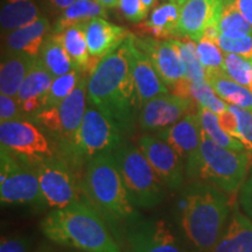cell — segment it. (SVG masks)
I'll list each match as a JSON object with an SVG mask.
<instances>
[{"instance_id": "30", "label": "cell", "mask_w": 252, "mask_h": 252, "mask_svg": "<svg viewBox=\"0 0 252 252\" xmlns=\"http://www.w3.org/2000/svg\"><path fill=\"white\" fill-rule=\"evenodd\" d=\"M196 116L200 123L201 130L208 135L209 139H212L214 143L220 145V146L225 147L228 150L238 151V152H243L248 151L245 146L238 139L230 135L229 133L223 130L222 126L220 124L219 116L215 112L210 111V110L204 109L202 106H197Z\"/></svg>"}, {"instance_id": "35", "label": "cell", "mask_w": 252, "mask_h": 252, "mask_svg": "<svg viewBox=\"0 0 252 252\" xmlns=\"http://www.w3.org/2000/svg\"><path fill=\"white\" fill-rule=\"evenodd\" d=\"M178 45L181 58L187 68V80L194 82V83L206 81V69L198 60L196 45L193 42V40L188 39L187 42L178 41Z\"/></svg>"}, {"instance_id": "43", "label": "cell", "mask_w": 252, "mask_h": 252, "mask_svg": "<svg viewBox=\"0 0 252 252\" xmlns=\"http://www.w3.org/2000/svg\"><path fill=\"white\" fill-rule=\"evenodd\" d=\"M236 8L252 25V0H232Z\"/></svg>"}, {"instance_id": "47", "label": "cell", "mask_w": 252, "mask_h": 252, "mask_svg": "<svg viewBox=\"0 0 252 252\" xmlns=\"http://www.w3.org/2000/svg\"><path fill=\"white\" fill-rule=\"evenodd\" d=\"M171 2H175V4H178L179 6H181L184 2L186 1V0H169Z\"/></svg>"}, {"instance_id": "24", "label": "cell", "mask_w": 252, "mask_h": 252, "mask_svg": "<svg viewBox=\"0 0 252 252\" xmlns=\"http://www.w3.org/2000/svg\"><path fill=\"white\" fill-rule=\"evenodd\" d=\"M40 12L32 0H2L0 25L2 35L39 20Z\"/></svg>"}, {"instance_id": "7", "label": "cell", "mask_w": 252, "mask_h": 252, "mask_svg": "<svg viewBox=\"0 0 252 252\" xmlns=\"http://www.w3.org/2000/svg\"><path fill=\"white\" fill-rule=\"evenodd\" d=\"M0 200L2 206H47L35 167L4 149L0 160Z\"/></svg>"}, {"instance_id": "39", "label": "cell", "mask_w": 252, "mask_h": 252, "mask_svg": "<svg viewBox=\"0 0 252 252\" xmlns=\"http://www.w3.org/2000/svg\"><path fill=\"white\" fill-rule=\"evenodd\" d=\"M119 9L126 20L138 24L147 18L149 9L145 7L141 0H121Z\"/></svg>"}, {"instance_id": "46", "label": "cell", "mask_w": 252, "mask_h": 252, "mask_svg": "<svg viewBox=\"0 0 252 252\" xmlns=\"http://www.w3.org/2000/svg\"><path fill=\"white\" fill-rule=\"evenodd\" d=\"M141 1H143V4L145 5V7H146L150 11V8L154 5L156 0H141Z\"/></svg>"}, {"instance_id": "28", "label": "cell", "mask_w": 252, "mask_h": 252, "mask_svg": "<svg viewBox=\"0 0 252 252\" xmlns=\"http://www.w3.org/2000/svg\"><path fill=\"white\" fill-rule=\"evenodd\" d=\"M40 59L54 77L62 76L75 69L59 33H53L47 37L41 49Z\"/></svg>"}, {"instance_id": "3", "label": "cell", "mask_w": 252, "mask_h": 252, "mask_svg": "<svg viewBox=\"0 0 252 252\" xmlns=\"http://www.w3.org/2000/svg\"><path fill=\"white\" fill-rule=\"evenodd\" d=\"M41 230L49 241L62 247L84 252H122L105 220L91 204L82 200L52 210L41 222Z\"/></svg>"}, {"instance_id": "29", "label": "cell", "mask_w": 252, "mask_h": 252, "mask_svg": "<svg viewBox=\"0 0 252 252\" xmlns=\"http://www.w3.org/2000/svg\"><path fill=\"white\" fill-rule=\"evenodd\" d=\"M54 76L50 74L40 58L36 59L30 72L25 78L23 86L15 98L19 104L26 102L28 99L37 98V97L48 96V91L52 86Z\"/></svg>"}, {"instance_id": "37", "label": "cell", "mask_w": 252, "mask_h": 252, "mask_svg": "<svg viewBox=\"0 0 252 252\" xmlns=\"http://www.w3.org/2000/svg\"><path fill=\"white\" fill-rule=\"evenodd\" d=\"M228 109L234 113L236 127L234 137L244 145L249 152H252V111L228 104Z\"/></svg>"}, {"instance_id": "36", "label": "cell", "mask_w": 252, "mask_h": 252, "mask_svg": "<svg viewBox=\"0 0 252 252\" xmlns=\"http://www.w3.org/2000/svg\"><path fill=\"white\" fill-rule=\"evenodd\" d=\"M196 53L204 69H222L224 54L214 40L202 37L196 42Z\"/></svg>"}, {"instance_id": "17", "label": "cell", "mask_w": 252, "mask_h": 252, "mask_svg": "<svg viewBox=\"0 0 252 252\" xmlns=\"http://www.w3.org/2000/svg\"><path fill=\"white\" fill-rule=\"evenodd\" d=\"M178 152L185 162L186 175H189L196 165L201 149V126L196 112L189 113L181 121L156 133Z\"/></svg>"}, {"instance_id": "11", "label": "cell", "mask_w": 252, "mask_h": 252, "mask_svg": "<svg viewBox=\"0 0 252 252\" xmlns=\"http://www.w3.org/2000/svg\"><path fill=\"white\" fill-rule=\"evenodd\" d=\"M35 169L47 206L62 209L81 200L75 176L62 160L49 158L36 165Z\"/></svg>"}, {"instance_id": "5", "label": "cell", "mask_w": 252, "mask_h": 252, "mask_svg": "<svg viewBox=\"0 0 252 252\" xmlns=\"http://www.w3.org/2000/svg\"><path fill=\"white\" fill-rule=\"evenodd\" d=\"M249 165V151L238 152L220 146L201 130L200 157L187 178L198 179L225 193H235L244 184Z\"/></svg>"}, {"instance_id": "19", "label": "cell", "mask_w": 252, "mask_h": 252, "mask_svg": "<svg viewBox=\"0 0 252 252\" xmlns=\"http://www.w3.org/2000/svg\"><path fill=\"white\" fill-rule=\"evenodd\" d=\"M128 36L130 33L127 31L109 23L104 18H94L86 25L88 49L96 64L124 43Z\"/></svg>"}, {"instance_id": "44", "label": "cell", "mask_w": 252, "mask_h": 252, "mask_svg": "<svg viewBox=\"0 0 252 252\" xmlns=\"http://www.w3.org/2000/svg\"><path fill=\"white\" fill-rule=\"evenodd\" d=\"M48 1L54 6V7L59 9H63V11H64L65 8H68L69 6L74 4L76 0H48Z\"/></svg>"}, {"instance_id": "32", "label": "cell", "mask_w": 252, "mask_h": 252, "mask_svg": "<svg viewBox=\"0 0 252 252\" xmlns=\"http://www.w3.org/2000/svg\"><path fill=\"white\" fill-rule=\"evenodd\" d=\"M189 98H191L198 106L210 110L216 115H220L228 109V104L217 96L215 91L207 81L203 82H190L188 89Z\"/></svg>"}, {"instance_id": "25", "label": "cell", "mask_w": 252, "mask_h": 252, "mask_svg": "<svg viewBox=\"0 0 252 252\" xmlns=\"http://www.w3.org/2000/svg\"><path fill=\"white\" fill-rule=\"evenodd\" d=\"M180 7L175 2H167L154 8L149 20L139 26L144 34L154 37L178 36V24L180 19Z\"/></svg>"}, {"instance_id": "9", "label": "cell", "mask_w": 252, "mask_h": 252, "mask_svg": "<svg viewBox=\"0 0 252 252\" xmlns=\"http://www.w3.org/2000/svg\"><path fill=\"white\" fill-rule=\"evenodd\" d=\"M122 144V130L96 108L84 113L70 156L74 160L91 159L100 153L116 151Z\"/></svg>"}, {"instance_id": "14", "label": "cell", "mask_w": 252, "mask_h": 252, "mask_svg": "<svg viewBox=\"0 0 252 252\" xmlns=\"http://www.w3.org/2000/svg\"><path fill=\"white\" fill-rule=\"evenodd\" d=\"M135 46L149 56L160 78L167 87H175L187 78V68L181 58L178 40L158 41L152 37L137 39Z\"/></svg>"}, {"instance_id": "16", "label": "cell", "mask_w": 252, "mask_h": 252, "mask_svg": "<svg viewBox=\"0 0 252 252\" xmlns=\"http://www.w3.org/2000/svg\"><path fill=\"white\" fill-rule=\"evenodd\" d=\"M230 0H186L180 7L178 36L200 41L208 28L217 27L223 7Z\"/></svg>"}, {"instance_id": "33", "label": "cell", "mask_w": 252, "mask_h": 252, "mask_svg": "<svg viewBox=\"0 0 252 252\" xmlns=\"http://www.w3.org/2000/svg\"><path fill=\"white\" fill-rule=\"evenodd\" d=\"M81 71L77 69H72L68 74L62 75V76L54 77L52 86L48 91V102H47V108L59 105L70 94L77 84L81 81Z\"/></svg>"}, {"instance_id": "40", "label": "cell", "mask_w": 252, "mask_h": 252, "mask_svg": "<svg viewBox=\"0 0 252 252\" xmlns=\"http://www.w3.org/2000/svg\"><path fill=\"white\" fill-rule=\"evenodd\" d=\"M23 115L24 113L15 97L0 94V123L21 121Z\"/></svg>"}, {"instance_id": "27", "label": "cell", "mask_w": 252, "mask_h": 252, "mask_svg": "<svg viewBox=\"0 0 252 252\" xmlns=\"http://www.w3.org/2000/svg\"><path fill=\"white\" fill-rule=\"evenodd\" d=\"M105 7L96 0H76L63 11L56 24L55 33H61L67 28L86 25L94 18H105Z\"/></svg>"}, {"instance_id": "4", "label": "cell", "mask_w": 252, "mask_h": 252, "mask_svg": "<svg viewBox=\"0 0 252 252\" xmlns=\"http://www.w3.org/2000/svg\"><path fill=\"white\" fill-rule=\"evenodd\" d=\"M81 186L89 203L112 225L132 223L135 220L133 204L128 198L112 152L91 158Z\"/></svg>"}, {"instance_id": "13", "label": "cell", "mask_w": 252, "mask_h": 252, "mask_svg": "<svg viewBox=\"0 0 252 252\" xmlns=\"http://www.w3.org/2000/svg\"><path fill=\"white\" fill-rule=\"evenodd\" d=\"M126 238L131 252H185L163 220H134L130 223Z\"/></svg>"}, {"instance_id": "6", "label": "cell", "mask_w": 252, "mask_h": 252, "mask_svg": "<svg viewBox=\"0 0 252 252\" xmlns=\"http://www.w3.org/2000/svg\"><path fill=\"white\" fill-rule=\"evenodd\" d=\"M113 156L133 207L150 209L162 202L165 185L139 147L123 144Z\"/></svg>"}, {"instance_id": "48", "label": "cell", "mask_w": 252, "mask_h": 252, "mask_svg": "<svg viewBox=\"0 0 252 252\" xmlns=\"http://www.w3.org/2000/svg\"><path fill=\"white\" fill-rule=\"evenodd\" d=\"M251 91H252V86H251Z\"/></svg>"}, {"instance_id": "31", "label": "cell", "mask_w": 252, "mask_h": 252, "mask_svg": "<svg viewBox=\"0 0 252 252\" xmlns=\"http://www.w3.org/2000/svg\"><path fill=\"white\" fill-rule=\"evenodd\" d=\"M217 31L220 35L226 37H241L244 35H252V25L242 15L241 12L230 0L226 2L220 12Z\"/></svg>"}, {"instance_id": "10", "label": "cell", "mask_w": 252, "mask_h": 252, "mask_svg": "<svg viewBox=\"0 0 252 252\" xmlns=\"http://www.w3.org/2000/svg\"><path fill=\"white\" fill-rule=\"evenodd\" d=\"M0 144L1 149L34 167L54 157L42 131L24 119L0 123Z\"/></svg>"}, {"instance_id": "38", "label": "cell", "mask_w": 252, "mask_h": 252, "mask_svg": "<svg viewBox=\"0 0 252 252\" xmlns=\"http://www.w3.org/2000/svg\"><path fill=\"white\" fill-rule=\"evenodd\" d=\"M216 43L224 54H236L252 61V35L226 37L219 35Z\"/></svg>"}, {"instance_id": "8", "label": "cell", "mask_w": 252, "mask_h": 252, "mask_svg": "<svg viewBox=\"0 0 252 252\" xmlns=\"http://www.w3.org/2000/svg\"><path fill=\"white\" fill-rule=\"evenodd\" d=\"M87 98L88 80L82 77L75 90L63 102L43 109L32 118L41 127L56 135L70 154L86 113Z\"/></svg>"}, {"instance_id": "26", "label": "cell", "mask_w": 252, "mask_h": 252, "mask_svg": "<svg viewBox=\"0 0 252 252\" xmlns=\"http://www.w3.org/2000/svg\"><path fill=\"white\" fill-rule=\"evenodd\" d=\"M86 25L67 28L59 34L61 36L65 52L72 61L74 68L77 69L78 71L90 70L91 74L94 69L97 67V64L93 61L89 49H88Z\"/></svg>"}, {"instance_id": "1", "label": "cell", "mask_w": 252, "mask_h": 252, "mask_svg": "<svg viewBox=\"0 0 252 252\" xmlns=\"http://www.w3.org/2000/svg\"><path fill=\"white\" fill-rule=\"evenodd\" d=\"M88 99L94 108L115 122L122 132L132 130L140 106L131 72L128 37L100 60L90 74Z\"/></svg>"}, {"instance_id": "23", "label": "cell", "mask_w": 252, "mask_h": 252, "mask_svg": "<svg viewBox=\"0 0 252 252\" xmlns=\"http://www.w3.org/2000/svg\"><path fill=\"white\" fill-rule=\"evenodd\" d=\"M206 81L225 103L252 111V91L226 76L223 69H206Z\"/></svg>"}, {"instance_id": "21", "label": "cell", "mask_w": 252, "mask_h": 252, "mask_svg": "<svg viewBox=\"0 0 252 252\" xmlns=\"http://www.w3.org/2000/svg\"><path fill=\"white\" fill-rule=\"evenodd\" d=\"M210 252H252V220L235 207L224 232Z\"/></svg>"}, {"instance_id": "41", "label": "cell", "mask_w": 252, "mask_h": 252, "mask_svg": "<svg viewBox=\"0 0 252 252\" xmlns=\"http://www.w3.org/2000/svg\"><path fill=\"white\" fill-rule=\"evenodd\" d=\"M30 242L26 237H2L0 243V252H28Z\"/></svg>"}, {"instance_id": "18", "label": "cell", "mask_w": 252, "mask_h": 252, "mask_svg": "<svg viewBox=\"0 0 252 252\" xmlns=\"http://www.w3.org/2000/svg\"><path fill=\"white\" fill-rule=\"evenodd\" d=\"M128 49L131 72L137 90L139 106L143 108L151 99L169 94V90L160 78L149 56L135 46L133 35L128 36Z\"/></svg>"}, {"instance_id": "15", "label": "cell", "mask_w": 252, "mask_h": 252, "mask_svg": "<svg viewBox=\"0 0 252 252\" xmlns=\"http://www.w3.org/2000/svg\"><path fill=\"white\" fill-rule=\"evenodd\" d=\"M194 103L193 99L171 94L151 99L141 109L139 117L141 130L154 133L165 130L189 115Z\"/></svg>"}, {"instance_id": "45", "label": "cell", "mask_w": 252, "mask_h": 252, "mask_svg": "<svg viewBox=\"0 0 252 252\" xmlns=\"http://www.w3.org/2000/svg\"><path fill=\"white\" fill-rule=\"evenodd\" d=\"M97 2H99L103 7L105 8H113L119 6V1L121 0H96Z\"/></svg>"}, {"instance_id": "2", "label": "cell", "mask_w": 252, "mask_h": 252, "mask_svg": "<svg viewBox=\"0 0 252 252\" xmlns=\"http://www.w3.org/2000/svg\"><path fill=\"white\" fill-rule=\"evenodd\" d=\"M229 201L220 189L202 181L182 188L176 219L186 237L198 251L210 252L226 228Z\"/></svg>"}, {"instance_id": "42", "label": "cell", "mask_w": 252, "mask_h": 252, "mask_svg": "<svg viewBox=\"0 0 252 252\" xmlns=\"http://www.w3.org/2000/svg\"><path fill=\"white\" fill-rule=\"evenodd\" d=\"M239 203H241V207L243 208L245 214L249 216V219L252 220V173L241 187Z\"/></svg>"}, {"instance_id": "12", "label": "cell", "mask_w": 252, "mask_h": 252, "mask_svg": "<svg viewBox=\"0 0 252 252\" xmlns=\"http://www.w3.org/2000/svg\"><path fill=\"white\" fill-rule=\"evenodd\" d=\"M138 145L166 187L172 190L184 187L185 162L171 145L156 134L141 135Z\"/></svg>"}, {"instance_id": "22", "label": "cell", "mask_w": 252, "mask_h": 252, "mask_svg": "<svg viewBox=\"0 0 252 252\" xmlns=\"http://www.w3.org/2000/svg\"><path fill=\"white\" fill-rule=\"evenodd\" d=\"M37 59V58H36ZM36 59L19 53H9L2 58L0 65V93L17 97L25 78Z\"/></svg>"}, {"instance_id": "20", "label": "cell", "mask_w": 252, "mask_h": 252, "mask_svg": "<svg viewBox=\"0 0 252 252\" xmlns=\"http://www.w3.org/2000/svg\"><path fill=\"white\" fill-rule=\"evenodd\" d=\"M50 30L49 21L41 17L35 23L6 34V48L9 53H19L39 58Z\"/></svg>"}, {"instance_id": "34", "label": "cell", "mask_w": 252, "mask_h": 252, "mask_svg": "<svg viewBox=\"0 0 252 252\" xmlns=\"http://www.w3.org/2000/svg\"><path fill=\"white\" fill-rule=\"evenodd\" d=\"M223 71L232 81L251 89L252 86V61L236 54H225Z\"/></svg>"}]
</instances>
